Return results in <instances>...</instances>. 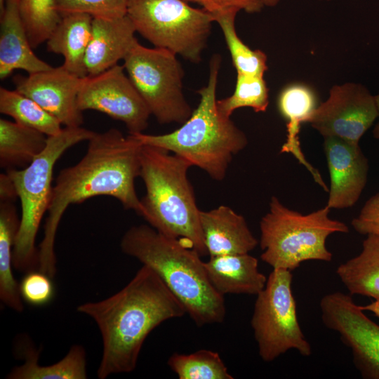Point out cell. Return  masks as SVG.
Masks as SVG:
<instances>
[{
  "mask_svg": "<svg viewBox=\"0 0 379 379\" xmlns=\"http://www.w3.org/2000/svg\"><path fill=\"white\" fill-rule=\"evenodd\" d=\"M88 142L81 159L61 170L53 185L39 247V270L52 279L56 273V232L69 205L108 196L117 199L125 209L133 210L139 215L142 213L135 188V180L140 172L141 142L132 134L125 136L116 128L95 133Z\"/></svg>",
  "mask_w": 379,
  "mask_h": 379,
  "instance_id": "1",
  "label": "cell"
},
{
  "mask_svg": "<svg viewBox=\"0 0 379 379\" xmlns=\"http://www.w3.org/2000/svg\"><path fill=\"white\" fill-rule=\"evenodd\" d=\"M77 310L90 317L100 332V379L133 371L152 331L187 314L158 274L145 265L119 291L100 301L82 303Z\"/></svg>",
  "mask_w": 379,
  "mask_h": 379,
  "instance_id": "2",
  "label": "cell"
},
{
  "mask_svg": "<svg viewBox=\"0 0 379 379\" xmlns=\"http://www.w3.org/2000/svg\"><path fill=\"white\" fill-rule=\"evenodd\" d=\"M120 247L158 274L197 326L224 321V295L211 284L197 251L147 225L129 228Z\"/></svg>",
  "mask_w": 379,
  "mask_h": 379,
  "instance_id": "3",
  "label": "cell"
},
{
  "mask_svg": "<svg viewBox=\"0 0 379 379\" xmlns=\"http://www.w3.org/2000/svg\"><path fill=\"white\" fill-rule=\"evenodd\" d=\"M221 57L212 56L206 86L197 91L200 100L190 118L174 131L161 135L132 134L142 145L163 148L222 180L233 156L248 145L246 134L222 115L216 106V88Z\"/></svg>",
  "mask_w": 379,
  "mask_h": 379,
  "instance_id": "4",
  "label": "cell"
},
{
  "mask_svg": "<svg viewBox=\"0 0 379 379\" xmlns=\"http://www.w3.org/2000/svg\"><path fill=\"white\" fill-rule=\"evenodd\" d=\"M192 166L163 148L142 145L140 177L146 194L142 216L161 234L180 240L201 256L207 254L199 213L187 171Z\"/></svg>",
  "mask_w": 379,
  "mask_h": 379,
  "instance_id": "5",
  "label": "cell"
},
{
  "mask_svg": "<svg viewBox=\"0 0 379 379\" xmlns=\"http://www.w3.org/2000/svg\"><path fill=\"white\" fill-rule=\"evenodd\" d=\"M95 132L79 127H65L48 136L44 150L27 167L6 171L20 201L21 215L13 250V265L18 272L39 270V253L35 241L41 219L47 213L53 189V168L70 147L88 141Z\"/></svg>",
  "mask_w": 379,
  "mask_h": 379,
  "instance_id": "6",
  "label": "cell"
},
{
  "mask_svg": "<svg viewBox=\"0 0 379 379\" xmlns=\"http://www.w3.org/2000/svg\"><path fill=\"white\" fill-rule=\"evenodd\" d=\"M330 208L324 207L303 215L286 207L274 196L270 208L260 222V258L273 269L290 271L302 262H330L333 255L326 241L333 233H347L348 227L328 217Z\"/></svg>",
  "mask_w": 379,
  "mask_h": 379,
  "instance_id": "7",
  "label": "cell"
},
{
  "mask_svg": "<svg viewBox=\"0 0 379 379\" xmlns=\"http://www.w3.org/2000/svg\"><path fill=\"white\" fill-rule=\"evenodd\" d=\"M126 15L154 47L193 63L201 60L214 22L210 13L184 0H128Z\"/></svg>",
  "mask_w": 379,
  "mask_h": 379,
  "instance_id": "8",
  "label": "cell"
},
{
  "mask_svg": "<svg viewBox=\"0 0 379 379\" xmlns=\"http://www.w3.org/2000/svg\"><path fill=\"white\" fill-rule=\"evenodd\" d=\"M292 281L291 271L273 269L265 286L256 295L251 325L259 356L265 362L291 350L304 357L312 354L298 321Z\"/></svg>",
  "mask_w": 379,
  "mask_h": 379,
  "instance_id": "9",
  "label": "cell"
},
{
  "mask_svg": "<svg viewBox=\"0 0 379 379\" xmlns=\"http://www.w3.org/2000/svg\"><path fill=\"white\" fill-rule=\"evenodd\" d=\"M175 53L143 46L137 41L124 58V67L151 114L159 124H182L192 109L182 91L184 71Z\"/></svg>",
  "mask_w": 379,
  "mask_h": 379,
  "instance_id": "10",
  "label": "cell"
},
{
  "mask_svg": "<svg viewBox=\"0 0 379 379\" xmlns=\"http://www.w3.org/2000/svg\"><path fill=\"white\" fill-rule=\"evenodd\" d=\"M321 321L350 348L363 378L379 379V325L371 320L351 295L335 291L319 302Z\"/></svg>",
  "mask_w": 379,
  "mask_h": 379,
  "instance_id": "11",
  "label": "cell"
},
{
  "mask_svg": "<svg viewBox=\"0 0 379 379\" xmlns=\"http://www.w3.org/2000/svg\"><path fill=\"white\" fill-rule=\"evenodd\" d=\"M124 70V65L117 64L99 74L83 78L78 107L82 112L95 110L122 121L129 134L143 133L152 114Z\"/></svg>",
  "mask_w": 379,
  "mask_h": 379,
  "instance_id": "12",
  "label": "cell"
},
{
  "mask_svg": "<svg viewBox=\"0 0 379 379\" xmlns=\"http://www.w3.org/2000/svg\"><path fill=\"white\" fill-rule=\"evenodd\" d=\"M378 117L375 96L362 84L334 85L308 123L324 138L335 137L359 145Z\"/></svg>",
  "mask_w": 379,
  "mask_h": 379,
  "instance_id": "13",
  "label": "cell"
},
{
  "mask_svg": "<svg viewBox=\"0 0 379 379\" xmlns=\"http://www.w3.org/2000/svg\"><path fill=\"white\" fill-rule=\"evenodd\" d=\"M15 90L29 97L65 127H79L84 122L83 112L77 96L83 81L62 66L16 77Z\"/></svg>",
  "mask_w": 379,
  "mask_h": 379,
  "instance_id": "14",
  "label": "cell"
},
{
  "mask_svg": "<svg viewBox=\"0 0 379 379\" xmlns=\"http://www.w3.org/2000/svg\"><path fill=\"white\" fill-rule=\"evenodd\" d=\"M324 149L330 175L326 205L330 209L353 206L364 190L368 171V159L359 144L335 137L324 138Z\"/></svg>",
  "mask_w": 379,
  "mask_h": 379,
  "instance_id": "15",
  "label": "cell"
},
{
  "mask_svg": "<svg viewBox=\"0 0 379 379\" xmlns=\"http://www.w3.org/2000/svg\"><path fill=\"white\" fill-rule=\"evenodd\" d=\"M135 29L126 15L117 18H93L85 56L88 76L99 74L124 60L134 44Z\"/></svg>",
  "mask_w": 379,
  "mask_h": 379,
  "instance_id": "16",
  "label": "cell"
},
{
  "mask_svg": "<svg viewBox=\"0 0 379 379\" xmlns=\"http://www.w3.org/2000/svg\"><path fill=\"white\" fill-rule=\"evenodd\" d=\"M199 220L210 257L248 253L258 244L245 218L227 206L200 210Z\"/></svg>",
  "mask_w": 379,
  "mask_h": 379,
  "instance_id": "17",
  "label": "cell"
},
{
  "mask_svg": "<svg viewBox=\"0 0 379 379\" xmlns=\"http://www.w3.org/2000/svg\"><path fill=\"white\" fill-rule=\"evenodd\" d=\"M20 0H5L0 22V79L15 69L28 74L51 69L53 67L33 52L19 8Z\"/></svg>",
  "mask_w": 379,
  "mask_h": 379,
  "instance_id": "18",
  "label": "cell"
},
{
  "mask_svg": "<svg viewBox=\"0 0 379 379\" xmlns=\"http://www.w3.org/2000/svg\"><path fill=\"white\" fill-rule=\"evenodd\" d=\"M204 267L211 284L222 295H257L267 279L259 271L258 259L249 253L210 257Z\"/></svg>",
  "mask_w": 379,
  "mask_h": 379,
  "instance_id": "19",
  "label": "cell"
},
{
  "mask_svg": "<svg viewBox=\"0 0 379 379\" xmlns=\"http://www.w3.org/2000/svg\"><path fill=\"white\" fill-rule=\"evenodd\" d=\"M316 92L303 83H292L284 87L277 98V108L287 121L286 140L281 146V153H290L311 173L314 180L321 178L320 173L306 159L299 140L300 126L308 122L318 107Z\"/></svg>",
  "mask_w": 379,
  "mask_h": 379,
  "instance_id": "20",
  "label": "cell"
},
{
  "mask_svg": "<svg viewBox=\"0 0 379 379\" xmlns=\"http://www.w3.org/2000/svg\"><path fill=\"white\" fill-rule=\"evenodd\" d=\"M92 21L93 17L87 13L65 15L46 41L49 52L63 56L62 66L81 78L88 76L85 56L91 39Z\"/></svg>",
  "mask_w": 379,
  "mask_h": 379,
  "instance_id": "21",
  "label": "cell"
},
{
  "mask_svg": "<svg viewBox=\"0 0 379 379\" xmlns=\"http://www.w3.org/2000/svg\"><path fill=\"white\" fill-rule=\"evenodd\" d=\"M19 347L24 363L14 367L9 379H86V352L81 345H74L59 361L48 366L39 364L40 350H36L24 338Z\"/></svg>",
  "mask_w": 379,
  "mask_h": 379,
  "instance_id": "22",
  "label": "cell"
},
{
  "mask_svg": "<svg viewBox=\"0 0 379 379\" xmlns=\"http://www.w3.org/2000/svg\"><path fill=\"white\" fill-rule=\"evenodd\" d=\"M15 201L0 199V299L9 308L22 312L23 300L12 270L13 250L20 222Z\"/></svg>",
  "mask_w": 379,
  "mask_h": 379,
  "instance_id": "23",
  "label": "cell"
},
{
  "mask_svg": "<svg viewBox=\"0 0 379 379\" xmlns=\"http://www.w3.org/2000/svg\"><path fill=\"white\" fill-rule=\"evenodd\" d=\"M44 133L5 119H0V166L6 171L29 166L46 148Z\"/></svg>",
  "mask_w": 379,
  "mask_h": 379,
  "instance_id": "24",
  "label": "cell"
},
{
  "mask_svg": "<svg viewBox=\"0 0 379 379\" xmlns=\"http://www.w3.org/2000/svg\"><path fill=\"white\" fill-rule=\"evenodd\" d=\"M336 274L350 295L379 299V237L366 235L360 253L338 265Z\"/></svg>",
  "mask_w": 379,
  "mask_h": 379,
  "instance_id": "25",
  "label": "cell"
},
{
  "mask_svg": "<svg viewBox=\"0 0 379 379\" xmlns=\"http://www.w3.org/2000/svg\"><path fill=\"white\" fill-rule=\"evenodd\" d=\"M0 112L47 136L57 135L62 129V124L55 117L16 90L0 88Z\"/></svg>",
  "mask_w": 379,
  "mask_h": 379,
  "instance_id": "26",
  "label": "cell"
},
{
  "mask_svg": "<svg viewBox=\"0 0 379 379\" xmlns=\"http://www.w3.org/2000/svg\"><path fill=\"white\" fill-rule=\"evenodd\" d=\"M239 11L230 10L213 15L223 34L237 73L264 77L267 70L266 54L259 50H252L238 36L235 18Z\"/></svg>",
  "mask_w": 379,
  "mask_h": 379,
  "instance_id": "27",
  "label": "cell"
},
{
  "mask_svg": "<svg viewBox=\"0 0 379 379\" xmlns=\"http://www.w3.org/2000/svg\"><path fill=\"white\" fill-rule=\"evenodd\" d=\"M167 364L179 379H233L220 354L200 350L185 354L174 353Z\"/></svg>",
  "mask_w": 379,
  "mask_h": 379,
  "instance_id": "28",
  "label": "cell"
},
{
  "mask_svg": "<svg viewBox=\"0 0 379 379\" xmlns=\"http://www.w3.org/2000/svg\"><path fill=\"white\" fill-rule=\"evenodd\" d=\"M269 105V88L263 77L237 74L234 93L217 100L219 112L230 117L236 109L251 107L255 112H264Z\"/></svg>",
  "mask_w": 379,
  "mask_h": 379,
  "instance_id": "29",
  "label": "cell"
},
{
  "mask_svg": "<svg viewBox=\"0 0 379 379\" xmlns=\"http://www.w3.org/2000/svg\"><path fill=\"white\" fill-rule=\"evenodd\" d=\"M19 8L32 48L47 41L62 18L56 0H20Z\"/></svg>",
  "mask_w": 379,
  "mask_h": 379,
  "instance_id": "30",
  "label": "cell"
},
{
  "mask_svg": "<svg viewBox=\"0 0 379 379\" xmlns=\"http://www.w3.org/2000/svg\"><path fill=\"white\" fill-rule=\"evenodd\" d=\"M128 0H56L62 16L73 13L89 14L93 18H117L126 15Z\"/></svg>",
  "mask_w": 379,
  "mask_h": 379,
  "instance_id": "31",
  "label": "cell"
},
{
  "mask_svg": "<svg viewBox=\"0 0 379 379\" xmlns=\"http://www.w3.org/2000/svg\"><path fill=\"white\" fill-rule=\"evenodd\" d=\"M53 279L39 270L25 273L19 289L22 299L33 306H43L54 297Z\"/></svg>",
  "mask_w": 379,
  "mask_h": 379,
  "instance_id": "32",
  "label": "cell"
},
{
  "mask_svg": "<svg viewBox=\"0 0 379 379\" xmlns=\"http://www.w3.org/2000/svg\"><path fill=\"white\" fill-rule=\"evenodd\" d=\"M351 225L361 234L379 237V192L366 201Z\"/></svg>",
  "mask_w": 379,
  "mask_h": 379,
  "instance_id": "33",
  "label": "cell"
},
{
  "mask_svg": "<svg viewBox=\"0 0 379 379\" xmlns=\"http://www.w3.org/2000/svg\"><path fill=\"white\" fill-rule=\"evenodd\" d=\"M200 5L212 16L230 10L257 13L265 6L260 0H184Z\"/></svg>",
  "mask_w": 379,
  "mask_h": 379,
  "instance_id": "34",
  "label": "cell"
},
{
  "mask_svg": "<svg viewBox=\"0 0 379 379\" xmlns=\"http://www.w3.org/2000/svg\"><path fill=\"white\" fill-rule=\"evenodd\" d=\"M361 307L364 311L371 312L379 317V299L375 300L366 305L361 306Z\"/></svg>",
  "mask_w": 379,
  "mask_h": 379,
  "instance_id": "35",
  "label": "cell"
},
{
  "mask_svg": "<svg viewBox=\"0 0 379 379\" xmlns=\"http://www.w3.org/2000/svg\"><path fill=\"white\" fill-rule=\"evenodd\" d=\"M375 102H376V105H377V108H378V118H379V93L376 95H375ZM373 137L378 140H379V121L376 124V125L375 126L373 130Z\"/></svg>",
  "mask_w": 379,
  "mask_h": 379,
  "instance_id": "36",
  "label": "cell"
},
{
  "mask_svg": "<svg viewBox=\"0 0 379 379\" xmlns=\"http://www.w3.org/2000/svg\"><path fill=\"white\" fill-rule=\"evenodd\" d=\"M263 5L269 7H274L277 6L280 0H260Z\"/></svg>",
  "mask_w": 379,
  "mask_h": 379,
  "instance_id": "37",
  "label": "cell"
},
{
  "mask_svg": "<svg viewBox=\"0 0 379 379\" xmlns=\"http://www.w3.org/2000/svg\"><path fill=\"white\" fill-rule=\"evenodd\" d=\"M5 0H0V11H1L4 7Z\"/></svg>",
  "mask_w": 379,
  "mask_h": 379,
  "instance_id": "38",
  "label": "cell"
},
{
  "mask_svg": "<svg viewBox=\"0 0 379 379\" xmlns=\"http://www.w3.org/2000/svg\"><path fill=\"white\" fill-rule=\"evenodd\" d=\"M321 1H331V0H321Z\"/></svg>",
  "mask_w": 379,
  "mask_h": 379,
  "instance_id": "39",
  "label": "cell"
}]
</instances>
